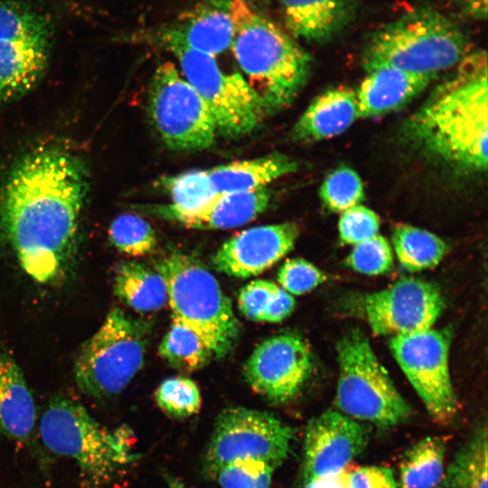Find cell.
I'll list each match as a JSON object with an SVG mask.
<instances>
[{"mask_svg":"<svg viewBox=\"0 0 488 488\" xmlns=\"http://www.w3.org/2000/svg\"><path fill=\"white\" fill-rule=\"evenodd\" d=\"M89 192L85 163L59 145L38 147L14 164L0 193V225L23 271L53 282L72 256Z\"/></svg>","mask_w":488,"mask_h":488,"instance_id":"obj_1","label":"cell"},{"mask_svg":"<svg viewBox=\"0 0 488 488\" xmlns=\"http://www.w3.org/2000/svg\"><path fill=\"white\" fill-rule=\"evenodd\" d=\"M410 117L408 136L428 153L471 171L487 167V57L467 53Z\"/></svg>","mask_w":488,"mask_h":488,"instance_id":"obj_2","label":"cell"},{"mask_svg":"<svg viewBox=\"0 0 488 488\" xmlns=\"http://www.w3.org/2000/svg\"><path fill=\"white\" fill-rule=\"evenodd\" d=\"M233 56L267 115L289 106L307 82L309 54L247 0L228 5Z\"/></svg>","mask_w":488,"mask_h":488,"instance_id":"obj_3","label":"cell"},{"mask_svg":"<svg viewBox=\"0 0 488 488\" xmlns=\"http://www.w3.org/2000/svg\"><path fill=\"white\" fill-rule=\"evenodd\" d=\"M39 430L49 451L77 464L84 488L107 487L136 459L128 427L108 428L68 398L58 397L48 404Z\"/></svg>","mask_w":488,"mask_h":488,"instance_id":"obj_4","label":"cell"},{"mask_svg":"<svg viewBox=\"0 0 488 488\" xmlns=\"http://www.w3.org/2000/svg\"><path fill=\"white\" fill-rule=\"evenodd\" d=\"M468 53V40L450 18L430 6H418L375 30L363 54L366 70L389 66L436 78Z\"/></svg>","mask_w":488,"mask_h":488,"instance_id":"obj_5","label":"cell"},{"mask_svg":"<svg viewBox=\"0 0 488 488\" xmlns=\"http://www.w3.org/2000/svg\"><path fill=\"white\" fill-rule=\"evenodd\" d=\"M155 268L165 282L173 321L192 330L213 358L230 354L239 341L240 324L215 277L197 258L181 251L163 257Z\"/></svg>","mask_w":488,"mask_h":488,"instance_id":"obj_6","label":"cell"},{"mask_svg":"<svg viewBox=\"0 0 488 488\" xmlns=\"http://www.w3.org/2000/svg\"><path fill=\"white\" fill-rule=\"evenodd\" d=\"M336 350L339 377L335 404L343 414L381 427H394L410 417L409 405L360 329L349 330Z\"/></svg>","mask_w":488,"mask_h":488,"instance_id":"obj_7","label":"cell"},{"mask_svg":"<svg viewBox=\"0 0 488 488\" xmlns=\"http://www.w3.org/2000/svg\"><path fill=\"white\" fill-rule=\"evenodd\" d=\"M147 334L143 321L120 308L111 309L76 359L74 376L80 390L95 399L119 394L144 364Z\"/></svg>","mask_w":488,"mask_h":488,"instance_id":"obj_8","label":"cell"},{"mask_svg":"<svg viewBox=\"0 0 488 488\" xmlns=\"http://www.w3.org/2000/svg\"><path fill=\"white\" fill-rule=\"evenodd\" d=\"M148 114L163 143L176 151H199L218 136L213 117L176 65L161 63L148 87Z\"/></svg>","mask_w":488,"mask_h":488,"instance_id":"obj_9","label":"cell"},{"mask_svg":"<svg viewBox=\"0 0 488 488\" xmlns=\"http://www.w3.org/2000/svg\"><path fill=\"white\" fill-rule=\"evenodd\" d=\"M180 71L208 106L218 134L239 137L253 132L267 116L258 97L238 71L225 72L215 57L184 47L169 50Z\"/></svg>","mask_w":488,"mask_h":488,"instance_id":"obj_10","label":"cell"},{"mask_svg":"<svg viewBox=\"0 0 488 488\" xmlns=\"http://www.w3.org/2000/svg\"><path fill=\"white\" fill-rule=\"evenodd\" d=\"M51 40L45 16L24 5L0 1V106L22 98L40 81Z\"/></svg>","mask_w":488,"mask_h":488,"instance_id":"obj_11","label":"cell"},{"mask_svg":"<svg viewBox=\"0 0 488 488\" xmlns=\"http://www.w3.org/2000/svg\"><path fill=\"white\" fill-rule=\"evenodd\" d=\"M292 428L274 414L243 407L229 408L217 417L205 468L214 475L236 461H262L279 466L290 453Z\"/></svg>","mask_w":488,"mask_h":488,"instance_id":"obj_12","label":"cell"},{"mask_svg":"<svg viewBox=\"0 0 488 488\" xmlns=\"http://www.w3.org/2000/svg\"><path fill=\"white\" fill-rule=\"evenodd\" d=\"M450 334L432 328L392 336L390 351L429 415L441 424L457 412L448 363Z\"/></svg>","mask_w":488,"mask_h":488,"instance_id":"obj_13","label":"cell"},{"mask_svg":"<svg viewBox=\"0 0 488 488\" xmlns=\"http://www.w3.org/2000/svg\"><path fill=\"white\" fill-rule=\"evenodd\" d=\"M313 371L306 342L295 333H279L262 341L244 363L250 388L272 403H286L304 388Z\"/></svg>","mask_w":488,"mask_h":488,"instance_id":"obj_14","label":"cell"},{"mask_svg":"<svg viewBox=\"0 0 488 488\" xmlns=\"http://www.w3.org/2000/svg\"><path fill=\"white\" fill-rule=\"evenodd\" d=\"M444 298L432 283L403 277L385 289L369 294L363 308L378 335H404L432 328L444 309Z\"/></svg>","mask_w":488,"mask_h":488,"instance_id":"obj_15","label":"cell"},{"mask_svg":"<svg viewBox=\"0 0 488 488\" xmlns=\"http://www.w3.org/2000/svg\"><path fill=\"white\" fill-rule=\"evenodd\" d=\"M366 427L340 411L327 409L306 425L304 441V482L335 477L365 449Z\"/></svg>","mask_w":488,"mask_h":488,"instance_id":"obj_16","label":"cell"},{"mask_svg":"<svg viewBox=\"0 0 488 488\" xmlns=\"http://www.w3.org/2000/svg\"><path fill=\"white\" fill-rule=\"evenodd\" d=\"M298 235L299 227L293 221L252 227L227 239L214 252L211 263L227 276L252 277L289 253Z\"/></svg>","mask_w":488,"mask_h":488,"instance_id":"obj_17","label":"cell"},{"mask_svg":"<svg viewBox=\"0 0 488 488\" xmlns=\"http://www.w3.org/2000/svg\"><path fill=\"white\" fill-rule=\"evenodd\" d=\"M267 187L218 193L203 204L182 210L171 203L142 204L139 212L191 229L226 230L244 225L264 212L270 202Z\"/></svg>","mask_w":488,"mask_h":488,"instance_id":"obj_18","label":"cell"},{"mask_svg":"<svg viewBox=\"0 0 488 488\" xmlns=\"http://www.w3.org/2000/svg\"><path fill=\"white\" fill-rule=\"evenodd\" d=\"M233 25L227 10L204 7L183 14L171 25L154 33L149 40L169 50L184 47L211 56L230 47Z\"/></svg>","mask_w":488,"mask_h":488,"instance_id":"obj_19","label":"cell"},{"mask_svg":"<svg viewBox=\"0 0 488 488\" xmlns=\"http://www.w3.org/2000/svg\"><path fill=\"white\" fill-rule=\"evenodd\" d=\"M287 29L310 42H328L355 21L357 0H277Z\"/></svg>","mask_w":488,"mask_h":488,"instance_id":"obj_20","label":"cell"},{"mask_svg":"<svg viewBox=\"0 0 488 488\" xmlns=\"http://www.w3.org/2000/svg\"><path fill=\"white\" fill-rule=\"evenodd\" d=\"M367 72L356 93L360 118L381 116L401 108L433 80L389 66Z\"/></svg>","mask_w":488,"mask_h":488,"instance_id":"obj_21","label":"cell"},{"mask_svg":"<svg viewBox=\"0 0 488 488\" xmlns=\"http://www.w3.org/2000/svg\"><path fill=\"white\" fill-rule=\"evenodd\" d=\"M360 118L356 93L346 87L328 89L317 96L292 129L299 142H315L343 133Z\"/></svg>","mask_w":488,"mask_h":488,"instance_id":"obj_22","label":"cell"},{"mask_svg":"<svg viewBox=\"0 0 488 488\" xmlns=\"http://www.w3.org/2000/svg\"><path fill=\"white\" fill-rule=\"evenodd\" d=\"M35 425V403L23 371L0 350V435L24 443L32 438Z\"/></svg>","mask_w":488,"mask_h":488,"instance_id":"obj_23","label":"cell"},{"mask_svg":"<svg viewBox=\"0 0 488 488\" xmlns=\"http://www.w3.org/2000/svg\"><path fill=\"white\" fill-rule=\"evenodd\" d=\"M297 167V163L289 156L272 153L205 169V174L212 191L218 194L267 187L273 181L296 172Z\"/></svg>","mask_w":488,"mask_h":488,"instance_id":"obj_24","label":"cell"},{"mask_svg":"<svg viewBox=\"0 0 488 488\" xmlns=\"http://www.w3.org/2000/svg\"><path fill=\"white\" fill-rule=\"evenodd\" d=\"M113 289L124 305L138 313L158 311L167 303V288L162 276L139 261H126L117 267Z\"/></svg>","mask_w":488,"mask_h":488,"instance_id":"obj_25","label":"cell"},{"mask_svg":"<svg viewBox=\"0 0 488 488\" xmlns=\"http://www.w3.org/2000/svg\"><path fill=\"white\" fill-rule=\"evenodd\" d=\"M446 445L436 436H427L411 446L399 465L401 488H436L444 478Z\"/></svg>","mask_w":488,"mask_h":488,"instance_id":"obj_26","label":"cell"},{"mask_svg":"<svg viewBox=\"0 0 488 488\" xmlns=\"http://www.w3.org/2000/svg\"><path fill=\"white\" fill-rule=\"evenodd\" d=\"M240 313L258 323H279L295 309L293 296L268 280L257 279L245 285L238 295Z\"/></svg>","mask_w":488,"mask_h":488,"instance_id":"obj_27","label":"cell"},{"mask_svg":"<svg viewBox=\"0 0 488 488\" xmlns=\"http://www.w3.org/2000/svg\"><path fill=\"white\" fill-rule=\"evenodd\" d=\"M392 242L399 264L409 272L436 267L447 250L439 237L409 224H399L394 228Z\"/></svg>","mask_w":488,"mask_h":488,"instance_id":"obj_28","label":"cell"},{"mask_svg":"<svg viewBox=\"0 0 488 488\" xmlns=\"http://www.w3.org/2000/svg\"><path fill=\"white\" fill-rule=\"evenodd\" d=\"M487 440L485 427L474 432L444 474L443 488H488Z\"/></svg>","mask_w":488,"mask_h":488,"instance_id":"obj_29","label":"cell"},{"mask_svg":"<svg viewBox=\"0 0 488 488\" xmlns=\"http://www.w3.org/2000/svg\"><path fill=\"white\" fill-rule=\"evenodd\" d=\"M158 353L172 368L183 372L201 370L213 358L192 330L174 321L159 344Z\"/></svg>","mask_w":488,"mask_h":488,"instance_id":"obj_30","label":"cell"},{"mask_svg":"<svg viewBox=\"0 0 488 488\" xmlns=\"http://www.w3.org/2000/svg\"><path fill=\"white\" fill-rule=\"evenodd\" d=\"M108 239L118 251L131 257L147 255L157 244L151 224L136 213H122L115 218L108 228Z\"/></svg>","mask_w":488,"mask_h":488,"instance_id":"obj_31","label":"cell"},{"mask_svg":"<svg viewBox=\"0 0 488 488\" xmlns=\"http://www.w3.org/2000/svg\"><path fill=\"white\" fill-rule=\"evenodd\" d=\"M157 406L169 417L185 418L197 414L202 407L198 385L185 376L164 380L155 392Z\"/></svg>","mask_w":488,"mask_h":488,"instance_id":"obj_32","label":"cell"},{"mask_svg":"<svg viewBox=\"0 0 488 488\" xmlns=\"http://www.w3.org/2000/svg\"><path fill=\"white\" fill-rule=\"evenodd\" d=\"M157 185L171 198L169 203L182 210L198 207L216 195L209 183L205 169L164 176Z\"/></svg>","mask_w":488,"mask_h":488,"instance_id":"obj_33","label":"cell"},{"mask_svg":"<svg viewBox=\"0 0 488 488\" xmlns=\"http://www.w3.org/2000/svg\"><path fill=\"white\" fill-rule=\"evenodd\" d=\"M319 195L328 210L343 212L363 201V183L355 171L343 166L333 171L324 180Z\"/></svg>","mask_w":488,"mask_h":488,"instance_id":"obj_34","label":"cell"},{"mask_svg":"<svg viewBox=\"0 0 488 488\" xmlns=\"http://www.w3.org/2000/svg\"><path fill=\"white\" fill-rule=\"evenodd\" d=\"M346 264L354 271L379 276L389 272L393 267V254L389 241L379 234L353 246L346 258Z\"/></svg>","mask_w":488,"mask_h":488,"instance_id":"obj_35","label":"cell"},{"mask_svg":"<svg viewBox=\"0 0 488 488\" xmlns=\"http://www.w3.org/2000/svg\"><path fill=\"white\" fill-rule=\"evenodd\" d=\"M274 470L262 461H236L219 469L213 476L221 488H273Z\"/></svg>","mask_w":488,"mask_h":488,"instance_id":"obj_36","label":"cell"},{"mask_svg":"<svg viewBox=\"0 0 488 488\" xmlns=\"http://www.w3.org/2000/svg\"><path fill=\"white\" fill-rule=\"evenodd\" d=\"M327 279V276L311 262L300 258L286 260L277 272V282L291 296L306 294Z\"/></svg>","mask_w":488,"mask_h":488,"instance_id":"obj_37","label":"cell"},{"mask_svg":"<svg viewBox=\"0 0 488 488\" xmlns=\"http://www.w3.org/2000/svg\"><path fill=\"white\" fill-rule=\"evenodd\" d=\"M380 219L371 209L361 204L342 212L338 230L341 241L356 245L378 234Z\"/></svg>","mask_w":488,"mask_h":488,"instance_id":"obj_38","label":"cell"},{"mask_svg":"<svg viewBox=\"0 0 488 488\" xmlns=\"http://www.w3.org/2000/svg\"><path fill=\"white\" fill-rule=\"evenodd\" d=\"M349 488H398L393 472L384 466H363L346 472Z\"/></svg>","mask_w":488,"mask_h":488,"instance_id":"obj_39","label":"cell"},{"mask_svg":"<svg viewBox=\"0 0 488 488\" xmlns=\"http://www.w3.org/2000/svg\"><path fill=\"white\" fill-rule=\"evenodd\" d=\"M467 16L483 21L487 18V0H455Z\"/></svg>","mask_w":488,"mask_h":488,"instance_id":"obj_40","label":"cell"},{"mask_svg":"<svg viewBox=\"0 0 488 488\" xmlns=\"http://www.w3.org/2000/svg\"><path fill=\"white\" fill-rule=\"evenodd\" d=\"M339 475L332 478L315 479L305 482L303 488H336Z\"/></svg>","mask_w":488,"mask_h":488,"instance_id":"obj_41","label":"cell"},{"mask_svg":"<svg viewBox=\"0 0 488 488\" xmlns=\"http://www.w3.org/2000/svg\"><path fill=\"white\" fill-rule=\"evenodd\" d=\"M167 484L168 488H192L184 483H183L181 480L169 476L167 478Z\"/></svg>","mask_w":488,"mask_h":488,"instance_id":"obj_42","label":"cell"},{"mask_svg":"<svg viewBox=\"0 0 488 488\" xmlns=\"http://www.w3.org/2000/svg\"><path fill=\"white\" fill-rule=\"evenodd\" d=\"M336 488H349L347 479H346V471H344L339 475V480H338Z\"/></svg>","mask_w":488,"mask_h":488,"instance_id":"obj_43","label":"cell"}]
</instances>
